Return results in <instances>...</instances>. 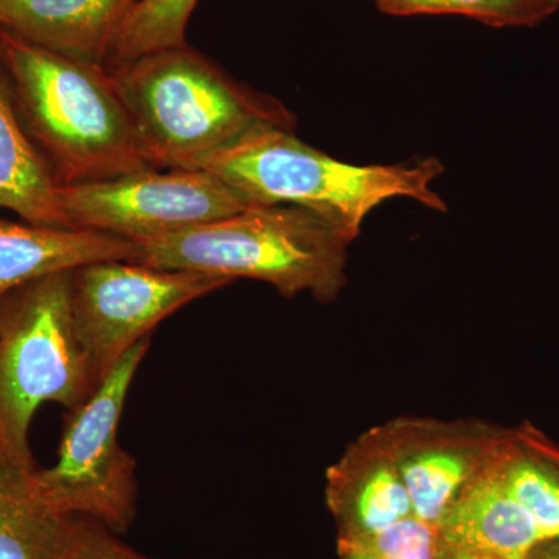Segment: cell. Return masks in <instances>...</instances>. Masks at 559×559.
<instances>
[{
    "label": "cell",
    "mask_w": 559,
    "mask_h": 559,
    "mask_svg": "<svg viewBox=\"0 0 559 559\" xmlns=\"http://www.w3.org/2000/svg\"><path fill=\"white\" fill-rule=\"evenodd\" d=\"M0 70L58 187L157 170L105 66L72 60L0 28Z\"/></svg>",
    "instance_id": "6da1fadb"
},
{
    "label": "cell",
    "mask_w": 559,
    "mask_h": 559,
    "mask_svg": "<svg viewBox=\"0 0 559 559\" xmlns=\"http://www.w3.org/2000/svg\"><path fill=\"white\" fill-rule=\"evenodd\" d=\"M108 70L157 168L200 170L257 132L297 128L282 102L234 79L187 43Z\"/></svg>",
    "instance_id": "7a4b0ae2"
},
{
    "label": "cell",
    "mask_w": 559,
    "mask_h": 559,
    "mask_svg": "<svg viewBox=\"0 0 559 559\" xmlns=\"http://www.w3.org/2000/svg\"><path fill=\"white\" fill-rule=\"evenodd\" d=\"M259 205H297L355 241L364 221L382 202L409 198L436 212H448L432 182L443 175L440 160L355 165L336 159L296 135L271 128L201 165Z\"/></svg>",
    "instance_id": "3957f363"
},
{
    "label": "cell",
    "mask_w": 559,
    "mask_h": 559,
    "mask_svg": "<svg viewBox=\"0 0 559 559\" xmlns=\"http://www.w3.org/2000/svg\"><path fill=\"white\" fill-rule=\"evenodd\" d=\"M134 242L139 263L148 266L259 280L288 299L311 294L320 304L336 300L347 285L352 245L316 213L288 204L255 205Z\"/></svg>",
    "instance_id": "277c9868"
},
{
    "label": "cell",
    "mask_w": 559,
    "mask_h": 559,
    "mask_svg": "<svg viewBox=\"0 0 559 559\" xmlns=\"http://www.w3.org/2000/svg\"><path fill=\"white\" fill-rule=\"evenodd\" d=\"M70 274L57 272L0 300V452L33 463L28 432L46 403L75 409L100 382L70 308Z\"/></svg>",
    "instance_id": "5b68a950"
},
{
    "label": "cell",
    "mask_w": 559,
    "mask_h": 559,
    "mask_svg": "<svg viewBox=\"0 0 559 559\" xmlns=\"http://www.w3.org/2000/svg\"><path fill=\"white\" fill-rule=\"evenodd\" d=\"M150 349L140 341L109 371L97 390L66 412L57 462L36 469L40 491L70 516L127 532L138 516V462L120 447L119 423L131 382Z\"/></svg>",
    "instance_id": "8992f818"
},
{
    "label": "cell",
    "mask_w": 559,
    "mask_h": 559,
    "mask_svg": "<svg viewBox=\"0 0 559 559\" xmlns=\"http://www.w3.org/2000/svg\"><path fill=\"white\" fill-rule=\"evenodd\" d=\"M230 283L205 272L159 270L127 260L97 261L73 270V325L98 382L162 320Z\"/></svg>",
    "instance_id": "52a82bcc"
},
{
    "label": "cell",
    "mask_w": 559,
    "mask_h": 559,
    "mask_svg": "<svg viewBox=\"0 0 559 559\" xmlns=\"http://www.w3.org/2000/svg\"><path fill=\"white\" fill-rule=\"evenodd\" d=\"M58 194L72 229L130 241L176 234L259 205L212 173L183 168L60 187Z\"/></svg>",
    "instance_id": "ba28073f"
},
{
    "label": "cell",
    "mask_w": 559,
    "mask_h": 559,
    "mask_svg": "<svg viewBox=\"0 0 559 559\" xmlns=\"http://www.w3.org/2000/svg\"><path fill=\"white\" fill-rule=\"evenodd\" d=\"M382 428L414 516L436 527L452 502L488 468L506 430L477 419L423 417L392 419Z\"/></svg>",
    "instance_id": "9c48e42d"
},
{
    "label": "cell",
    "mask_w": 559,
    "mask_h": 559,
    "mask_svg": "<svg viewBox=\"0 0 559 559\" xmlns=\"http://www.w3.org/2000/svg\"><path fill=\"white\" fill-rule=\"evenodd\" d=\"M325 499L336 522L337 540L367 538L414 516L382 425L364 432L330 466Z\"/></svg>",
    "instance_id": "30bf717a"
},
{
    "label": "cell",
    "mask_w": 559,
    "mask_h": 559,
    "mask_svg": "<svg viewBox=\"0 0 559 559\" xmlns=\"http://www.w3.org/2000/svg\"><path fill=\"white\" fill-rule=\"evenodd\" d=\"M138 0H0V28L90 64L105 66Z\"/></svg>",
    "instance_id": "8fae6325"
},
{
    "label": "cell",
    "mask_w": 559,
    "mask_h": 559,
    "mask_svg": "<svg viewBox=\"0 0 559 559\" xmlns=\"http://www.w3.org/2000/svg\"><path fill=\"white\" fill-rule=\"evenodd\" d=\"M134 241L102 231L0 218V300L27 283L97 261H139Z\"/></svg>",
    "instance_id": "7c38bea8"
},
{
    "label": "cell",
    "mask_w": 559,
    "mask_h": 559,
    "mask_svg": "<svg viewBox=\"0 0 559 559\" xmlns=\"http://www.w3.org/2000/svg\"><path fill=\"white\" fill-rule=\"evenodd\" d=\"M437 528L447 549L496 559H527L543 540L527 511L500 485L489 465L452 502Z\"/></svg>",
    "instance_id": "4fadbf2b"
},
{
    "label": "cell",
    "mask_w": 559,
    "mask_h": 559,
    "mask_svg": "<svg viewBox=\"0 0 559 559\" xmlns=\"http://www.w3.org/2000/svg\"><path fill=\"white\" fill-rule=\"evenodd\" d=\"M35 463L0 452V559H60L76 516L46 498Z\"/></svg>",
    "instance_id": "5bb4252c"
},
{
    "label": "cell",
    "mask_w": 559,
    "mask_h": 559,
    "mask_svg": "<svg viewBox=\"0 0 559 559\" xmlns=\"http://www.w3.org/2000/svg\"><path fill=\"white\" fill-rule=\"evenodd\" d=\"M489 469L543 540H559V444L530 423L506 428Z\"/></svg>",
    "instance_id": "9a60e30c"
},
{
    "label": "cell",
    "mask_w": 559,
    "mask_h": 559,
    "mask_svg": "<svg viewBox=\"0 0 559 559\" xmlns=\"http://www.w3.org/2000/svg\"><path fill=\"white\" fill-rule=\"evenodd\" d=\"M58 183L22 127L0 70V207L39 226L72 229Z\"/></svg>",
    "instance_id": "2e32d148"
},
{
    "label": "cell",
    "mask_w": 559,
    "mask_h": 559,
    "mask_svg": "<svg viewBox=\"0 0 559 559\" xmlns=\"http://www.w3.org/2000/svg\"><path fill=\"white\" fill-rule=\"evenodd\" d=\"M200 0H138L121 22L106 58V69L153 51L186 44L187 27Z\"/></svg>",
    "instance_id": "e0dca14e"
},
{
    "label": "cell",
    "mask_w": 559,
    "mask_h": 559,
    "mask_svg": "<svg viewBox=\"0 0 559 559\" xmlns=\"http://www.w3.org/2000/svg\"><path fill=\"white\" fill-rule=\"evenodd\" d=\"M390 16L469 17L496 28L535 27L547 16L528 0H373Z\"/></svg>",
    "instance_id": "ac0fdd59"
},
{
    "label": "cell",
    "mask_w": 559,
    "mask_h": 559,
    "mask_svg": "<svg viewBox=\"0 0 559 559\" xmlns=\"http://www.w3.org/2000/svg\"><path fill=\"white\" fill-rule=\"evenodd\" d=\"M439 528L412 516L377 535L337 540L340 559H439Z\"/></svg>",
    "instance_id": "d6986e66"
},
{
    "label": "cell",
    "mask_w": 559,
    "mask_h": 559,
    "mask_svg": "<svg viewBox=\"0 0 559 559\" xmlns=\"http://www.w3.org/2000/svg\"><path fill=\"white\" fill-rule=\"evenodd\" d=\"M60 559H157L132 549L119 533L90 518L76 516L68 547Z\"/></svg>",
    "instance_id": "ffe728a7"
},
{
    "label": "cell",
    "mask_w": 559,
    "mask_h": 559,
    "mask_svg": "<svg viewBox=\"0 0 559 559\" xmlns=\"http://www.w3.org/2000/svg\"><path fill=\"white\" fill-rule=\"evenodd\" d=\"M527 559H559V540H540Z\"/></svg>",
    "instance_id": "44dd1931"
},
{
    "label": "cell",
    "mask_w": 559,
    "mask_h": 559,
    "mask_svg": "<svg viewBox=\"0 0 559 559\" xmlns=\"http://www.w3.org/2000/svg\"><path fill=\"white\" fill-rule=\"evenodd\" d=\"M439 559H496L487 557V555L473 554V551L451 550L441 546V554Z\"/></svg>",
    "instance_id": "7402d4cb"
},
{
    "label": "cell",
    "mask_w": 559,
    "mask_h": 559,
    "mask_svg": "<svg viewBox=\"0 0 559 559\" xmlns=\"http://www.w3.org/2000/svg\"><path fill=\"white\" fill-rule=\"evenodd\" d=\"M528 2L543 11L547 17H550L551 14L557 13L559 10V0H528Z\"/></svg>",
    "instance_id": "603a6c76"
}]
</instances>
